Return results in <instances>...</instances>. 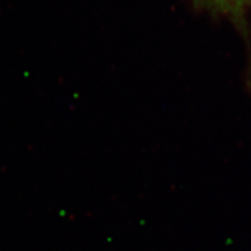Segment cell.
<instances>
[{
    "label": "cell",
    "mask_w": 251,
    "mask_h": 251,
    "mask_svg": "<svg viewBox=\"0 0 251 251\" xmlns=\"http://www.w3.org/2000/svg\"><path fill=\"white\" fill-rule=\"evenodd\" d=\"M215 4L226 7V9H234V7H240L246 3L251 2V0H210Z\"/></svg>",
    "instance_id": "6da1fadb"
}]
</instances>
